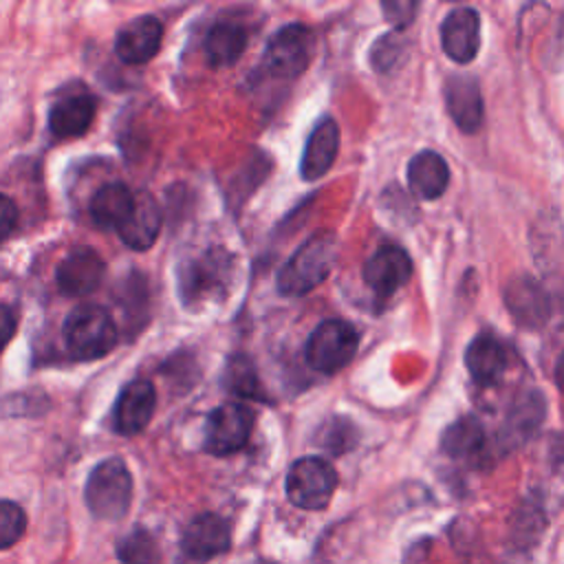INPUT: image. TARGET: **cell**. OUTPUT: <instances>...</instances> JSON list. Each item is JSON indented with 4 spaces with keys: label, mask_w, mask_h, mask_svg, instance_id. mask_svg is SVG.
<instances>
[{
    "label": "cell",
    "mask_w": 564,
    "mask_h": 564,
    "mask_svg": "<svg viewBox=\"0 0 564 564\" xmlns=\"http://www.w3.org/2000/svg\"><path fill=\"white\" fill-rule=\"evenodd\" d=\"M339 150V126L335 119L326 117L322 119L308 134L302 161H300V174L304 181H317L324 176Z\"/></svg>",
    "instance_id": "obj_16"
},
{
    "label": "cell",
    "mask_w": 564,
    "mask_h": 564,
    "mask_svg": "<svg viewBox=\"0 0 564 564\" xmlns=\"http://www.w3.org/2000/svg\"><path fill=\"white\" fill-rule=\"evenodd\" d=\"M546 414V401L540 392L529 390L522 392L505 421V427L500 432V441H505V445L516 447L518 443H524L529 436H533V432L542 425Z\"/></svg>",
    "instance_id": "obj_21"
},
{
    "label": "cell",
    "mask_w": 564,
    "mask_h": 564,
    "mask_svg": "<svg viewBox=\"0 0 564 564\" xmlns=\"http://www.w3.org/2000/svg\"><path fill=\"white\" fill-rule=\"evenodd\" d=\"M62 337L77 359H101L117 346L119 330L104 306L79 304L66 315Z\"/></svg>",
    "instance_id": "obj_3"
},
{
    "label": "cell",
    "mask_w": 564,
    "mask_h": 564,
    "mask_svg": "<svg viewBox=\"0 0 564 564\" xmlns=\"http://www.w3.org/2000/svg\"><path fill=\"white\" fill-rule=\"evenodd\" d=\"M97 112V99L88 93H73L57 99L48 112V130L57 139L82 137Z\"/></svg>",
    "instance_id": "obj_17"
},
{
    "label": "cell",
    "mask_w": 564,
    "mask_h": 564,
    "mask_svg": "<svg viewBox=\"0 0 564 564\" xmlns=\"http://www.w3.org/2000/svg\"><path fill=\"white\" fill-rule=\"evenodd\" d=\"M134 194L123 183H106L90 198V216L104 229H117L130 214Z\"/></svg>",
    "instance_id": "obj_23"
},
{
    "label": "cell",
    "mask_w": 564,
    "mask_h": 564,
    "mask_svg": "<svg viewBox=\"0 0 564 564\" xmlns=\"http://www.w3.org/2000/svg\"><path fill=\"white\" fill-rule=\"evenodd\" d=\"M516 524V538L522 542L524 538H527V531H529V535H531V542L540 535V527H544V516H542V511L540 509H522L520 511V520H516L513 522Z\"/></svg>",
    "instance_id": "obj_32"
},
{
    "label": "cell",
    "mask_w": 564,
    "mask_h": 564,
    "mask_svg": "<svg viewBox=\"0 0 564 564\" xmlns=\"http://www.w3.org/2000/svg\"><path fill=\"white\" fill-rule=\"evenodd\" d=\"M337 487V471L319 456L297 458L286 474V498L308 511L324 509Z\"/></svg>",
    "instance_id": "obj_5"
},
{
    "label": "cell",
    "mask_w": 564,
    "mask_h": 564,
    "mask_svg": "<svg viewBox=\"0 0 564 564\" xmlns=\"http://www.w3.org/2000/svg\"><path fill=\"white\" fill-rule=\"evenodd\" d=\"M405 57V42L399 33H388L370 48V64L379 73H390Z\"/></svg>",
    "instance_id": "obj_29"
},
{
    "label": "cell",
    "mask_w": 564,
    "mask_h": 564,
    "mask_svg": "<svg viewBox=\"0 0 564 564\" xmlns=\"http://www.w3.org/2000/svg\"><path fill=\"white\" fill-rule=\"evenodd\" d=\"M465 366L471 379L482 386H496L507 368V352L505 346L494 335H478L465 350Z\"/></svg>",
    "instance_id": "obj_20"
},
{
    "label": "cell",
    "mask_w": 564,
    "mask_h": 564,
    "mask_svg": "<svg viewBox=\"0 0 564 564\" xmlns=\"http://www.w3.org/2000/svg\"><path fill=\"white\" fill-rule=\"evenodd\" d=\"M412 275V260L401 247H381L364 264V282L379 295L388 297L399 291Z\"/></svg>",
    "instance_id": "obj_14"
},
{
    "label": "cell",
    "mask_w": 564,
    "mask_h": 564,
    "mask_svg": "<svg viewBox=\"0 0 564 564\" xmlns=\"http://www.w3.org/2000/svg\"><path fill=\"white\" fill-rule=\"evenodd\" d=\"M315 443L330 454H344L357 443V430L346 419H330L319 427Z\"/></svg>",
    "instance_id": "obj_28"
},
{
    "label": "cell",
    "mask_w": 564,
    "mask_h": 564,
    "mask_svg": "<svg viewBox=\"0 0 564 564\" xmlns=\"http://www.w3.org/2000/svg\"><path fill=\"white\" fill-rule=\"evenodd\" d=\"M117 557L121 564H161V549L148 529L134 527L119 538Z\"/></svg>",
    "instance_id": "obj_26"
},
{
    "label": "cell",
    "mask_w": 564,
    "mask_h": 564,
    "mask_svg": "<svg viewBox=\"0 0 564 564\" xmlns=\"http://www.w3.org/2000/svg\"><path fill=\"white\" fill-rule=\"evenodd\" d=\"M106 273V262L90 247H75L55 269L57 289L68 297H84L99 289Z\"/></svg>",
    "instance_id": "obj_9"
},
{
    "label": "cell",
    "mask_w": 564,
    "mask_h": 564,
    "mask_svg": "<svg viewBox=\"0 0 564 564\" xmlns=\"http://www.w3.org/2000/svg\"><path fill=\"white\" fill-rule=\"evenodd\" d=\"M555 383H557V388L564 392V352L560 355V359H557V364H555Z\"/></svg>",
    "instance_id": "obj_35"
},
{
    "label": "cell",
    "mask_w": 564,
    "mask_h": 564,
    "mask_svg": "<svg viewBox=\"0 0 564 564\" xmlns=\"http://www.w3.org/2000/svg\"><path fill=\"white\" fill-rule=\"evenodd\" d=\"M26 529V513L13 500H0V551L13 546Z\"/></svg>",
    "instance_id": "obj_30"
},
{
    "label": "cell",
    "mask_w": 564,
    "mask_h": 564,
    "mask_svg": "<svg viewBox=\"0 0 564 564\" xmlns=\"http://www.w3.org/2000/svg\"><path fill=\"white\" fill-rule=\"evenodd\" d=\"M161 207L152 194L143 192L134 196L128 218L117 227L119 238L134 251H145L154 245L161 231Z\"/></svg>",
    "instance_id": "obj_15"
},
{
    "label": "cell",
    "mask_w": 564,
    "mask_h": 564,
    "mask_svg": "<svg viewBox=\"0 0 564 564\" xmlns=\"http://www.w3.org/2000/svg\"><path fill=\"white\" fill-rule=\"evenodd\" d=\"M337 253H339L337 236L328 229L315 231L297 247V251L280 269L278 291L289 297H300L313 291L333 271Z\"/></svg>",
    "instance_id": "obj_1"
},
{
    "label": "cell",
    "mask_w": 564,
    "mask_h": 564,
    "mask_svg": "<svg viewBox=\"0 0 564 564\" xmlns=\"http://www.w3.org/2000/svg\"><path fill=\"white\" fill-rule=\"evenodd\" d=\"M163 42V24L154 15H139L123 24L115 37V53L123 64L150 62Z\"/></svg>",
    "instance_id": "obj_12"
},
{
    "label": "cell",
    "mask_w": 564,
    "mask_h": 564,
    "mask_svg": "<svg viewBox=\"0 0 564 564\" xmlns=\"http://www.w3.org/2000/svg\"><path fill=\"white\" fill-rule=\"evenodd\" d=\"M156 408V390L148 379H132L117 397L112 410V425L123 436L143 432Z\"/></svg>",
    "instance_id": "obj_10"
},
{
    "label": "cell",
    "mask_w": 564,
    "mask_h": 564,
    "mask_svg": "<svg viewBox=\"0 0 564 564\" xmlns=\"http://www.w3.org/2000/svg\"><path fill=\"white\" fill-rule=\"evenodd\" d=\"M359 346L357 330L344 319L322 322L306 341V361L313 370L333 375L350 364Z\"/></svg>",
    "instance_id": "obj_6"
},
{
    "label": "cell",
    "mask_w": 564,
    "mask_h": 564,
    "mask_svg": "<svg viewBox=\"0 0 564 564\" xmlns=\"http://www.w3.org/2000/svg\"><path fill=\"white\" fill-rule=\"evenodd\" d=\"M485 430L476 416H460L441 436V449L449 458L471 460L485 452Z\"/></svg>",
    "instance_id": "obj_25"
},
{
    "label": "cell",
    "mask_w": 564,
    "mask_h": 564,
    "mask_svg": "<svg viewBox=\"0 0 564 564\" xmlns=\"http://www.w3.org/2000/svg\"><path fill=\"white\" fill-rule=\"evenodd\" d=\"M253 430V410L240 401H229L209 412L205 423V452L227 456L245 447Z\"/></svg>",
    "instance_id": "obj_8"
},
{
    "label": "cell",
    "mask_w": 564,
    "mask_h": 564,
    "mask_svg": "<svg viewBox=\"0 0 564 564\" xmlns=\"http://www.w3.org/2000/svg\"><path fill=\"white\" fill-rule=\"evenodd\" d=\"M18 225V207L11 196L0 194V245L15 231Z\"/></svg>",
    "instance_id": "obj_33"
},
{
    "label": "cell",
    "mask_w": 564,
    "mask_h": 564,
    "mask_svg": "<svg viewBox=\"0 0 564 564\" xmlns=\"http://www.w3.org/2000/svg\"><path fill=\"white\" fill-rule=\"evenodd\" d=\"M223 383L231 394H238L242 399H264L260 381H258V372H256L251 359L245 355H234L227 361Z\"/></svg>",
    "instance_id": "obj_27"
},
{
    "label": "cell",
    "mask_w": 564,
    "mask_h": 564,
    "mask_svg": "<svg viewBox=\"0 0 564 564\" xmlns=\"http://www.w3.org/2000/svg\"><path fill=\"white\" fill-rule=\"evenodd\" d=\"M84 500L99 520H121L132 502V474L123 458L110 456L93 467L84 487Z\"/></svg>",
    "instance_id": "obj_2"
},
{
    "label": "cell",
    "mask_w": 564,
    "mask_h": 564,
    "mask_svg": "<svg viewBox=\"0 0 564 564\" xmlns=\"http://www.w3.org/2000/svg\"><path fill=\"white\" fill-rule=\"evenodd\" d=\"M383 13L386 18L397 26V29H403L408 26L412 20H414V13L419 9L416 2H410V0H394V2H383Z\"/></svg>",
    "instance_id": "obj_31"
},
{
    "label": "cell",
    "mask_w": 564,
    "mask_h": 564,
    "mask_svg": "<svg viewBox=\"0 0 564 564\" xmlns=\"http://www.w3.org/2000/svg\"><path fill=\"white\" fill-rule=\"evenodd\" d=\"M445 104L454 123L463 132H476L482 123V95L469 75H454L445 84Z\"/></svg>",
    "instance_id": "obj_18"
},
{
    "label": "cell",
    "mask_w": 564,
    "mask_h": 564,
    "mask_svg": "<svg viewBox=\"0 0 564 564\" xmlns=\"http://www.w3.org/2000/svg\"><path fill=\"white\" fill-rule=\"evenodd\" d=\"M234 273V258L225 249H207L183 262L178 271V293L187 306L223 297Z\"/></svg>",
    "instance_id": "obj_4"
},
{
    "label": "cell",
    "mask_w": 564,
    "mask_h": 564,
    "mask_svg": "<svg viewBox=\"0 0 564 564\" xmlns=\"http://www.w3.org/2000/svg\"><path fill=\"white\" fill-rule=\"evenodd\" d=\"M313 55V33L304 24L282 26L267 44L262 66L278 79L300 77Z\"/></svg>",
    "instance_id": "obj_7"
},
{
    "label": "cell",
    "mask_w": 564,
    "mask_h": 564,
    "mask_svg": "<svg viewBox=\"0 0 564 564\" xmlns=\"http://www.w3.org/2000/svg\"><path fill=\"white\" fill-rule=\"evenodd\" d=\"M247 46V31L236 22H218L207 31L205 57L209 66L223 68L240 59Z\"/></svg>",
    "instance_id": "obj_24"
},
{
    "label": "cell",
    "mask_w": 564,
    "mask_h": 564,
    "mask_svg": "<svg viewBox=\"0 0 564 564\" xmlns=\"http://www.w3.org/2000/svg\"><path fill=\"white\" fill-rule=\"evenodd\" d=\"M505 302L518 324L538 328L549 317V297L531 278H516L505 286Z\"/></svg>",
    "instance_id": "obj_19"
},
{
    "label": "cell",
    "mask_w": 564,
    "mask_h": 564,
    "mask_svg": "<svg viewBox=\"0 0 564 564\" xmlns=\"http://www.w3.org/2000/svg\"><path fill=\"white\" fill-rule=\"evenodd\" d=\"M15 326H18V319H15L13 308L7 306V304H0V352H2V350L7 348V344L13 339Z\"/></svg>",
    "instance_id": "obj_34"
},
{
    "label": "cell",
    "mask_w": 564,
    "mask_h": 564,
    "mask_svg": "<svg viewBox=\"0 0 564 564\" xmlns=\"http://www.w3.org/2000/svg\"><path fill=\"white\" fill-rule=\"evenodd\" d=\"M231 546V529L218 513H200L189 520L183 531L181 549L194 562H207L227 553Z\"/></svg>",
    "instance_id": "obj_11"
},
{
    "label": "cell",
    "mask_w": 564,
    "mask_h": 564,
    "mask_svg": "<svg viewBox=\"0 0 564 564\" xmlns=\"http://www.w3.org/2000/svg\"><path fill=\"white\" fill-rule=\"evenodd\" d=\"M449 183V167L445 159L432 150H423L412 156L408 165V185L414 196L423 200L438 198Z\"/></svg>",
    "instance_id": "obj_22"
},
{
    "label": "cell",
    "mask_w": 564,
    "mask_h": 564,
    "mask_svg": "<svg viewBox=\"0 0 564 564\" xmlns=\"http://www.w3.org/2000/svg\"><path fill=\"white\" fill-rule=\"evenodd\" d=\"M441 44L449 59L469 64L480 48V18L469 7L449 11L441 24Z\"/></svg>",
    "instance_id": "obj_13"
}]
</instances>
